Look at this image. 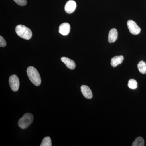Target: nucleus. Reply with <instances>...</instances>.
Returning <instances> with one entry per match:
<instances>
[{"label": "nucleus", "mask_w": 146, "mask_h": 146, "mask_svg": "<svg viewBox=\"0 0 146 146\" xmlns=\"http://www.w3.org/2000/svg\"><path fill=\"white\" fill-rule=\"evenodd\" d=\"M18 5L23 6L26 5L27 4V0H13Z\"/></svg>", "instance_id": "dca6fc26"}, {"label": "nucleus", "mask_w": 146, "mask_h": 146, "mask_svg": "<svg viewBox=\"0 0 146 146\" xmlns=\"http://www.w3.org/2000/svg\"><path fill=\"white\" fill-rule=\"evenodd\" d=\"M70 25L68 23L61 24L59 27V32L63 35H67L70 31Z\"/></svg>", "instance_id": "0eeeda50"}, {"label": "nucleus", "mask_w": 146, "mask_h": 146, "mask_svg": "<svg viewBox=\"0 0 146 146\" xmlns=\"http://www.w3.org/2000/svg\"><path fill=\"white\" fill-rule=\"evenodd\" d=\"M81 91L84 96L86 98L90 99L93 97L92 91L86 85H83L81 86Z\"/></svg>", "instance_id": "1a4fd4ad"}, {"label": "nucleus", "mask_w": 146, "mask_h": 146, "mask_svg": "<svg viewBox=\"0 0 146 146\" xmlns=\"http://www.w3.org/2000/svg\"><path fill=\"white\" fill-rule=\"evenodd\" d=\"M6 45L7 43L5 39L3 38V36H0V47H4L6 46Z\"/></svg>", "instance_id": "f3484780"}, {"label": "nucleus", "mask_w": 146, "mask_h": 146, "mask_svg": "<svg viewBox=\"0 0 146 146\" xmlns=\"http://www.w3.org/2000/svg\"><path fill=\"white\" fill-rule=\"evenodd\" d=\"M16 32L21 38L29 40L32 36L31 30L23 25H18L16 27Z\"/></svg>", "instance_id": "f03ea898"}, {"label": "nucleus", "mask_w": 146, "mask_h": 146, "mask_svg": "<svg viewBox=\"0 0 146 146\" xmlns=\"http://www.w3.org/2000/svg\"><path fill=\"white\" fill-rule=\"evenodd\" d=\"M138 70L143 74H146V63L145 61L141 60L138 64Z\"/></svg>", "instance_id": "f8f14e48"}, {"label": "nucleus", "mask_w": 146, "mask_h": 146, "mask_svg": "<svg viewBox=\"0 0 146 146\" xmlns=\"http://www.w3.org/2000/svg\"><path fill=\"white\" fill-rule=\"evenodd\" d=\"M127 25L128 28L131 34L138 35L141 32V29L134 21L129 20L127 22Z\"/></svg>", "instance_id": "20e7f679"}, {"label": "nucleus", "mask_w": 146, "mask_h": 146, "mask_svg": "<svg viewBox=\"0 0 146 146\" xmlns=\"http://www.w3.org/2000/svg\"><path fill=\"white\" fill-rule=\"evenodd\" d=\"M118 35L117 30L115 28L111 29L108 33V42L112 43L116 42L118 38Z\"/></svg>", "instance_id": "6e6552de"}, {"label": "nucleus", "mask_w": 146, "mask_h": 146, "mask_svg": "<svg viewBox=\"0 0 146 146\" xmlns=\"http://www.w3.org/2000/svg\"><path fill=\"white\" fill-rule=\"evenodd\" d=\"M145 145V141L143 138L141 137H138L136 138L132 144V146H143Z\"/></svg>", "instance_id": "ddd939ff"}, {"label": "nucleus", "mask_w": 146, "mask_h": 146, "mask_svg": "<svg viewBox=\"0 0 146 146\" xmlns=\"http://www.w3.org/2000/svg\"><path fill=\"white\" fill-rule=\"evenodd\" d=\"M123 59L124 57L122 55L116 56L111 59V65L112 67L115 68L121 64Z\"/></svg>", "instance_id": "9b49d317"}, {"label": "nucleus", "mask_w": 146, "mask_h": 146, "mask_svg": "<svg viewBox=\"0 0 146 146\" xmlns=\"http://www.w3.org/2000/svg\"><path fill=\"white\" fill-rule=\"evenodd\" d=\"M33 119L34 117L33 115L31 113H26L18 121V125L21 129H25L31 124L33 121Z\"/></svg>", "instance_id": "7ed1b4c3"}, {"label": "nucleus", "mask_w": 146, "mask_h": 146, "mask_svg": "<svg viewBox=\"0 0 146 146\" xmlns=\"http://www.w3.org/2000/svg\"><path fill=\"white\" fill-rule=\"evenodd\" d=\"M41 146H51V139L49 136L45 137L42 141V143L40 145Z\"/></svg>", "instance_id": "2eb2a0df"}, {"label": "nucleus", "mask_w": 146, "mask_h": 146, "mask_svg": "<svg viewBox=\"0 0 146 146\" xmlns=\"http://www.w3.org/2000/svg\"><path fill=\"white\" fill-rule=\"evenodd\" d=\"M61 60L63 63H65L67 68L69 69L74 70L75 68L76 64L74 60L65 57L61 58Z\"/></svg>", "instance_id": "9d476101"}, {"label": "nucleus", "mask_w": 146, "mask_h": 146, "mask_svg": "<svg viewBox=\"0 0 146 146\" xmlns=\"http://www.w3.org/2000/svg\"><path fill=\"white\" fill-rule=\"evenodd\" d=\"M27 72L28 76L32 83L36 86H39L41 84V76L36 68L30 66L27 69Z\"/></svg>", "instance_id": "f257e3e1"}, {"label": "nucleus", "mask_w": 146, "mask_h": 146, "mask_svg": "<svg viewBox=\"0 0 146 146\" xmlns=\"http://www.w3.org/2000/svg\"><path fill=\"white\" fill-rule=\"evenodd\" d=\"M9 84L11 89L13 91H17L20 86V81L18 77L16 75L11 76L9 78Z\"/></svg>", "instance_id": "39448f33"}, {"label": "nucleus", "mask_w": 146, "mask_h": 146, "mask_svg": "<svg viewBox=\"0 0 146 146\" xmlns=\"http://www.w3.org/2000/svg\"><path fill=\"white\" fill-rule=\"evenodd\" d=\"M76 3L73 0H70L66 3L65 6V10L66 13L70 14L73 13L76 8Z\"/></svg>", "instance_id": "423d86ee"}, {"label": "nucleus", "mask_w": 146, "mask_h": 146, "mask_svg": "<svg viewBox=\"0 0 146 146\" xmlns=\"http://www.w3.org/2000/svg\"><path fill=\"white\" fill-rule=\"evenodd\" d=\"M128 86L130 89H135L138 87V83L135 80L131 79L129 80Z\"/></svg>", "instance_id": "4468645a"}]
</instances>
